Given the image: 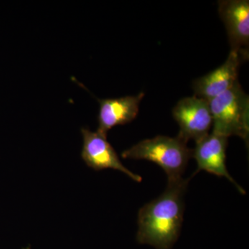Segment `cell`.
<instances>
[{
    "instance_id": "3",
    "label": "cell",
    "mask_w": 249,
    "mask_h": 249,
    "mask_svg": "<svg viewBox=\"0 0 249 249\" xmlns=\"http://www.w3.org/2000/svg\"><path fill=\"white\" fill-rule=\"evenodd\" d=\"M209 102L213 133L227 138L237 136L248 139L249 98L239 82Z\"/></svg>"
},
{
    "instance_id": "4",
    "label": "cell",
    "mask_w": 249,
    "mask_h": 249,
    "mask_svg": "<svg viewBox=\"0 0 249 249\" xmlns=\"http://www.w3.org/2000/svg\"><path fill=\"white\" fill-rule=\"evenodd\" d=\"M173 114L179 126L178 137L186 143L191 139L196 142L204 138L213 125L209 101L196 96L178 101Z\"/></svg>"
},
{
    "instance_id": "2",
    "label": "cell",
    "mask_w": 249,
    "mask_h": 249,
    "mask_svg": "<svg viewBox=\"0 0 249 249\" xmlns=\"http://www.w3.org/2000/svg\"><path fill=\"white\" fill-rule=\"evenodd\" d=\"M124 159L145 160L160 165L168 178V183L183 179L182 175L193 157V150L178 137L157 136L142 141L121 154Z\"/></svg>"
},
{
    "instance_id": "8",
    "label": "cell",
    "mask_w": 249,
    "mask_h": 249,
    "mask_svg": "<svg viewBox=\"0 0 249 249\" xmlns=\"http://www.w3.org/2000/svg\"><path fill=\"white\" fill-rule=\"evenodd\" d=\"M242 60L240 54L231 51L227 60L220 67L193 81L195 96L209 101L230 89L238 82L239 67Z\"/></svg>"
},
{
    "instance_id": "9",
    "label": "cell",
    "mask_w": 249,
    "mask_h": 249,
    "mask_svg": "<svg viewBox=\"0 0 249 249\" xmlns=\"http://www.w3.org/2000/svg\"><path fill=\"white\" fill-rule=\"evenodd\" d=\"M144 96L142 92L137 96L98 99L100 105L98 133L107 137V132L113 127L132 122L138 114L139 105Z\"/></svg>"
},
{
    "instance_id": "6",
    "label": "cell",
    "mask_w": 249,
    "mask_h": 249,
    "mask_svg": "<svg viewBox=\"0 0 249 249\" xmlns=\"http://www.w3.org/2000/svg\"><path fill=\"white\" fill-rule=\"evenodd\" d=\"M219 14L227 29L232 52L249 58V1L226 0L219 2Z\"/></svg>"
},
{
    "instance_id": "5",
    "label": "cell",
    "mask_w": 249,
    "mask_h": 249,
    "mask_svg": "<svg viewBox=\"0 0 249 249\" xmlns=\"http://www.w3.org/2000/svg\"><path fill=\"white\" fill-rule=\"evenodd\" d=\"M83 147L81 157L89 168L95 170L113 169L125 174L137 182H142V178L124 166L119 156L107 142V137L86 127L81 128Z\"/></svg>"
},
{
    "instance_id": "1",
    "label": "cell",
    "mask_w": 249,
    "mask_h": 249,
    "mask_svg": "<svg viewBox=\"0 0 249 249\" xmlns=\"http://www.w3.org/2000/svg\"><path fill=\"white\" fill-rule=\"evenodd\" d=\"M188 179L168 183L164 193L142 206L139 212L137 240L156 249H172L182 225Z\"/></svg>"
},
{
    "instance_id": "7",
    "label": "cell",
    "mask_w": 249,
    "mask_h": 249,
    "mask_svg": "<svg viewBox=\"0 0 249 249\" xmlns=\"http://www.w3.org/2000/svg\"><path fill=\"white\" fill-rule=\"evenodd\" d=\"M228 138L214 133L208 134L196 142L193 157L197 163V171L205 170L218 177L227 178L237 188L241 194L246 191L238 184L228 172L226 165V151Z\"/></svg>"
}]
</instances>
